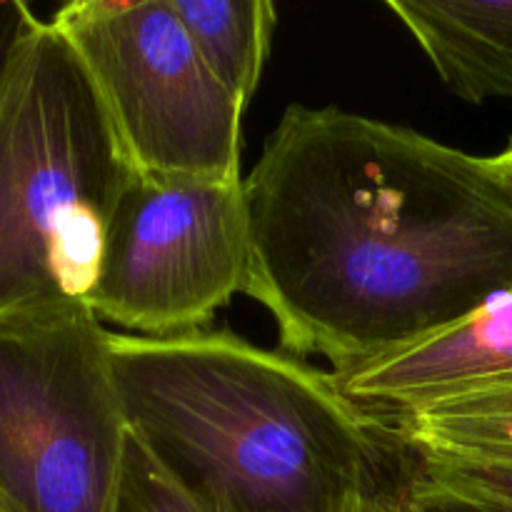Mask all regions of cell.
I'll return each instance as SVG.
<instances>
[{"mask_svg": "<svg viewBox=\"0 0 512 512\" xmlns=\"http://www.w3.org/2000/svg\"><path fill=\"white\" fill-rule=\"evenodd\" d=\"M410 508L413 512H512V505L433 483L425 475H420V465L413 490H410Z\"/></svg>", "mask_w": 512, "mask_h": 512, "instance_id": "4fadbf2b", "label": "cell"}, {"mask_svg": "<svg viewBox=\"0 0 512 512\" xmlns=\"http://www.w3.org/2000/svg\"><path fill=\"white\" fill-rule=\"evenodd\" d=\"M128 423L210 512H395L420 455L333 373L230 330L110 333Z\"/></svg>", "mask_w": 512, "mask_h": 512, "instance_id": "7a4b0ae2", "label": "cell"}, {"mask_svg": "<svg viewBox=\"0 0 512 512\" xmlns=\"http://www.w3.org/2000/svg\"><path fill=\"white\" fill-rule=\"evenodd\" d=\"M50 23L83 60L138 173L243 180L245 105L210 73L170 0H75Z\"/></svg>", "mask_w": 512, "mask_h": 512, "instance_id": "5b68a950", "label": "cell"}, {"mask_svg": "<svg viewBox=\"0 0 512 512\" xmlns=\"http://www.w3.org/2000/svg\"><path fill=\"white\" fill-rule=\"evenodd\" d=\"M333 375L355 405L383 420L512 378V290L440 333Z\"/></svg>", "mask_w": 512, "mask_h": 512, "instance_id": "52a82bcc", "label": "cell"}, {"mask_svg": "<svg viewBox=\"0 0 512 512\" xmlns=\"http://www.w3.org/2000/svg\"><path fill=\"white\" fill-rule=\"evenodd\" d=\"M210 73L243 105L258 90L278 8L270 0H170Z\"/></svg>", "mask_w": 512, "mask_h": 512, "instance_id": "9c48e42d", "label": "cell"}, {"mask_svg": "<svg viewBox=\"0 0 512 512\" xmlns=\"http://www.w3.org/2000/svg\"><path fill=\"white\" fill-rule=\"evenodd\" d=\"M245 200V295L295 358L368 363L512 290V178L405 125L290 105Z\"/></svg>", "mask_w": 512, "mask_h": 512, "instance_id": "6da1fadb", "label": "cell"}, {"mask_svg": "<svg viewBox=\"0 0 512 512\" xmlns=\"http://www.w3.org/2000/svg\"><path fill=\"white\" fill-rule=\"evenodd\" d=\"M420 475L445 485V488L460 490V493L512 505V465L423 458L420 455Z\"/></svg>", "mask_w": 512, "mask_h": 512, "instance_id": "7c38bea8", "label": "cell"}, {"mask_svg": "<svg viewBox=\"0 0 512 512\" xmlns=\"http://www.w3.org/2000/svg\"><path fill=\"white\" fill-rule=\"evenodd\" d=\"M130 423L110 330L90 305L0 318V498L113 512Z\"/></svg>", "mask_w": 512, "mask_h": 512, "instance_id": "277c9868", "label": "cell"}, {"mask_svg": "<svg viewBox=\"0 0 512 512\" xmlns=\"http://www.w3.org/2000/svg\"><path fill=\"white\" fill-rule=\"evenodd\" d=\"M393 423L423 458L512 465V415L455 418L420 410Z\"/></svg>", "mask_w": 512, "mask_h": 512, "instance_id": "30bf717a", "label": "cell"}, {"mask_svg": "<svg viewBox=\"0 0 512 512\" xmlns=\"http://www.w3.org/2000/svg\"><path fill=\"white\" fill-rule=\"evenodd\" d=\"M0 512H18V510H13L8 503H5L3 498H0Z\"/></svg>", "mask_w": 512, "mask_h": 512, "instance_id": "e0dca14e", "label": "cell"}, {"mask_svg": "<svg viewBox=\"0 0 512 512\" xmlns=\"http://www.w3.org/2000/svg\"><path fill=\"white\" fill-rule=\"evenodd\" d=\"M495 163H498L500 168H503L505 173H508L510 178H512V143L508 145V148L503 150V153H500V155H495Z\"/></svg>", "mask_w": 512, "mask_h": 512, "instance_id": "2e32d148", "label": "cell"}, {"mask_svg": "<svg viewBox=\"0 0 512 512\" xmlns=\"http://www.w3.org/2000/svg\"><path fill=\"white\" fill-rule=\"evenodd\" d=\"M33 8L20 0H0V78L5 73L10 55H13L15 45H18L20 35L28 28L30 18H33Z\"/></svg>", "mask_w": 512, "mask_h": 512, "instance_id": "9a60e30c", "label": "cell"}, {"mask_svg": "<svg viewBox=\"0 0 512 512\" xmlns=\"http://www.w3.org/2000/svg\"><path fill=\"white\" fill-rule=\"evenodd\" d=\"M395 512H413V508H410V498H408V503L403 505V508H398Z\"/></svg>", "mask_w": 512, "mask_h": 512, "instance_id": "ac0fdd59", "label": "cell"}, {"mask_svg": "<svg viewBox=\"0 0 512 512\" xmlns=\"http://www.w3.org/2000/svg\"><path fill=\"white\" fill-rule=\"evenodd\" d=\"M113 512H210L193 498L130 428Z\"/></svg>", "mask_w": 512, "mask_h": 512, "instance_id": "8fae6325", "label": "cell"}, {"mask_svg": "<svg viewBox=\"0 0 512 512\" xmlns=\"http://www.w3.org/2000/svg\"><path fill=\"white\" fill-rule=\"evenodd\" d=\"M430 413L455 415V418H490V415H512V378L488 385L483 390L463 395V398L445 400V403L430 405ZM420 413V410H418Z\"/></svg>", "mask_w": 512, "mask_h": 512, "instance_id": "5bb4252c", "label": "cell"}, {"mask_svg": "<svg viewBox=\"0 0 512 512\" xmlns=\"http://www.w3.org/2000/svg\"><path fill=\"white\" fill-rule=\"evenodd\" d=\"M388 10L450 93L512 100V0H390Z\"/></svg>", "mask_w": 512, "mask_h": 512, "instance_id": "ba28073f", "label": "cell"}, {"mask_svg": "<svg viewBox=\"0 0 512 512\" xmlns=\"http://www.w3.org/2000/svg\"><path fill=\"white\" fill-rule=\"evenodd\" d=\"M135 173L83 60L33 15L0 78V318L90 305Z\"/></svg>", "mask_w": 512, "mask_h": 512, "instance_id": "3957f363", "label": "cell"}, {"mask_svg": "<svg viewBox=\"0 0 512 512\" xmlns=\"http://www.w3.org/2000/svg\"><path fill=\"white\" fill-rule=\"evenodd\" d=\"M245 180L135 173L108 223L90 308L140 338L205 330L245 293Z\"/></svg>", "mask_w": 512, "mask_h": 512, "instance_id": "8992f818", "label": "cell"}]
</instances>
